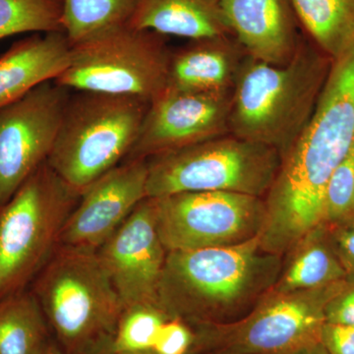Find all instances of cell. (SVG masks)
Listing matches in <instances>:
<instances>
[{"instance_id":"obj_1","label":"cell","mask_w":354,"mask_h":354,"mask_svg":"<svg viewBox=\"0 0 354 354\" xmlns=\"http://www.w3.org/2000/svg\"><path fill=\"white\" fill-rule=\"evenodd\" d=\"M354 143V46L333 62L315 111L285 157L266 195L259 234L267 252L283 256L322 223L333 172Z\"/></svg>"},{"instance_id":"obj_2","label":"cell","mask_w":354,"mask_h":354,"mask_svg":"<svg viewBox=\"0 0 354 354\" xmlns=\"http://www.w3.org/2000/svg\"><path fill=\"white\" fill-rule=\"evenodd\" d=\"M283 260L265 251L259 236L239 245L171 251L158 305L191 326L234 322L274 288Z\"/></svg>"},{"instance_id":"obj_3","label":"cell","mask_w":354,"mask_h":354,"mask_svg":"<svg viewBox=\"0 0 354 354\" xmlns=\"http://www.w3.org/2000/svg\"><path fill=\"white\" fill-rule=\"evenodd\" d=\"M333 62L305 35L288 64L247 55L232 91L230 134L285 157L315 111Z\"/></svg>"},{"instance_id":"obj_4","label":"cell","mask_w":354,"mask_h":354,"mask_svg":"<svg viewBox=\"0 0 354 354\" xmlns=\"http://www.w3.org/2000/svg\"><path fill=\"white\" fill-rule=\"evenodd\" d=\"M29 290L64 354L113 344L123 305L97 250L58 245Z\"/></svg>"},{"instance_id":"obj_5","label":"cell","mask_w":354,"mask_h":354,"mask_svg":"<svg viewBox=\"0 0 354 354\" xmlns=\"http://www.w3.org/2000/svg\"><path fill=\"white\" fill-rule=\"evenodd\" d=\"M149 104L129 95L71 91L48 164L82 193L127 158Z\"/></svg>"},{"instance_id":"obj_6","label":"cell","mask_w":354,"mask_h":354,"mask_svg":"<svg viewBox=\"0 0 354 354\" xmlns=\"http://www.w3.org/2000/svg\"><path fill=\"white\" fill-rule=\"evenodd\" d=\"M80 197L46 162L0 208V300L29 290Z\"/></svg>"},{"instance_id":"obj_7","label":"cell","mask_w":354,"mask_h":354,"mask_svg":"<svg viewBox=\"0 0 354 354\" xmlns=\"http://www.w3.org/2000/svg\"><path fill=\"white\" fill-rule=\"evenodd\" d=\"M281 162L271 147L223 135L147 158V197L223 191L265 198Z\"/></svg>"},{"instance_id":"obj_8","label":"cell","mask_w":354,"mask_h":354,"mask_svg":"<svg viewBox=\"0 0 354 354\" xmlns=\"http://www.w3.org/2000/svg\"><path fill=\"white\" fill-rule=\"evenodd\" d=\"M346 279L314 290H271L234 322L192 326L191 354H297L321 342L326 307Z\"/></svg>"},{"instance_id":"obj_9","label":"cell","mask_w":354,"mask_h":354,"mask_svg":"<svg viewBox=\"0 0 354 354\" xmlns=\"http://www.w3.org/2000/svg\"><path fill=\"white\" fill-rule=\"evenodd\" d=\"M171 53L167 37L122 26L72 44L68 67L55 82L151 102L167 88Z\"/></svg>"},{"instance_id":"obj_10","label":"cell","mask_w":354,"mask_h":354,"mask_svg":"<svg viewBox=\"0 0 354 354\" xmlns=\"http://www.w3.org/2000/svg\"><path fill=\"white\" fill-rule=\"evenodd\" d=\"M158 234L169 252L239 245L259 236L264 198L208 191L153 198Z\"/></svg>"},{"instance_id":"obj_11","label":"cell","mask_w":354,"mask_h":354,"mask_svg":"<svg viewBox=\"0 0 354 354\" xmlns=\"http://www.w3.org/2000/svg\"><path fill=\"white\" fill-rule=\"evenodd\" d=\"M70 94L48 81L0 109V208L48 162Z\"/></svg>"},{"instance_id":"obj_12","label":"cell","mask_w":354,"mask_h":354,"mask_svg":"<svg viewBox=\"0 0 354 354\" xmlns=\"http://www.w3.org/2000/svg\"><path fill=\"white\" fill-rule=\"evenodd\" d=\"M232 100V91L203 93L165 90L149 104L138 138L125 160H147L230 134Z\"/></svg>"},{"instance_id":"obj_13","label":"cell","mask_w":354,"mask_h":354,"mask_svg":"<svg viewBox=\"0 0 354 354\" xmlns=\"http://www.w3.org/2000/svg\"><path fill=\"white\" fill-rule=\"evenodd\" d=\"M167 253L158 234L155 199L147 197L97 249L123 309L158 304Z\"/></svg>"},{"instance_id":"obj_14","label":"cell","mask_w":354,"mask_h":354,"mask_svg":"<svg viewBox=\"0 0 354 354\" xmlns=\"http://www.w3.org/2000/svg\"><path fill=\"white\" fill-rule=\"evenodd\" d=\"M148 164L125 160L90 184L60 234L59 245L97 250L147 198Z\"/></svg>"},{"instance_id":"obj_15","label":"cell","mask_w":354,"mask_h":354,"mask_svg":"<svg viewBox=\"0 0 354 354\" xmlns=\"http://www.w3.org/2000/svg\"><path fill=\"white\" fill-rule=\"evenodd\" d=\"M232 35L249 57L272 65L292 59L304 32L291 0H218Z\"/></svg>"},{"instance_id":"obj_16","label":"cell","mask_w":354,"mask_h":354,"mask_svg":"<svg viewBox=\"0 0 354 354\" xmlns=\"http://www.w3.org/2000/svg\"><path fill=\"white\" fill-rule=\"evenodd\" d=\"M247 55L243 46L230 35L190 39L171 50L165 90L232 92Z\"/></svg>"},{"instance_id":"obj_17","label":"cell","mask_w":354,"mask_h":354,"mask_svg":"<svg viewBox=\"0 0 354 354\" xmlns=\"http://www.w3.org/2000/svg\"><path fill=\"white\" fill-rule=\"evenodd\" d=\"M71 44L65 32L19 39L0 57V109L32 88L55 80L68 67Z\"/></svg>"},{"instance_id":"obj_18","label":"cell","mask_w":354,"mask_h":354,"mask_svg":"<svg viewBox=\"0 0 354 354\" xmlns=\"http://www.w3.org/2000/svg\"><path fill=\"white\" fill-rule=\"evenodd\" d=\"M127 26L189 41L234 36L218 0H137Z\"/></svg>"},{"instance_id":"obj_19","label":"cell","mask_w":354,"mask_h":354,"mask_svg":"<svg viewBox=\"0 0 354 354\" xmlns=\"http://www.w3.org/2000/svg\"><path fill=\"white\" fill-rule=\"evenodd\" d=\"M348 276L333 243L330 228L320 223L283 255L281 272L272 290L291 292L314 290Z\"/></svg>"},{"instance_id":"obj_20","label":"cell","mask_w":354,"mask_h":354,"mask_svg":"<svg viewBox=\"0 0 354 354\" xmlns=\"http://www.w3.org/2000/svg\"><path fill=\"white\" fill-rule=\"evenodd\" d=\"M305 36L330 59L354 46V0H291Z\"/></svg>"},{"instance_id":"obj_21","label":"cell","mask_w":354,"mask_h":354,"mask_svg":"<svg viewBox=\"0 0 354 354\" xmlns=\"http://www.w3.org/2000/svg\"><path fill=\"white\" fill-rule=\"evenodd\" d=\"M51 339L43 310L31 290L0 300V354H41Z\"/></svg>"},{"instance_id":"obj_22","label":"cell","mask_w":354,"mask_h":354,"mask_svg":"<svg viewBox=\"0 0 354 354\" xmlns=\"http://www.w3.org/2000/svg\"><path fill=\"white\" fill-rule=\"evenodd\" d=\"M137 0H64V31L70 44L80 43L127 26Z\"/></svg>"},{"instance_id":"obj_23","label":"cell","mask_w":354,"mask_h":354,"mask_svg":"<svg viewBox=\"0 0 354 354\" xmlns=\"http://www.w3.org/2000/svg\"><path fill=\"white\" fill-rule=\"evenodd\" d=\"M62 18L64 0H0V39L24 32L64 31Z\"/></svg>"},{"instance_id":"obj_24","label":"cell","mask_w":354,"mask_h":354,"mask_svg":"<svg viewBox=\"0 0 354 354\" xmlns=\"http://www.w3.org/2000/svg\"><path fill=\"white\" fill-rule=\"evenodd\" d=\"M169 317L158 304H141L123 309L113 342L114 353L152 351Z\"/></svg>"},{"instance_id":"obj_25","label":"cell","mask_w":354,"mask_h":354,"mask_svg":"<svg viewBox=\"0 0 354 354\" xmlns=\"http://www.w3.org/2000/svg\"><path fill=\"white\" fill-rule=\"evenodd\" d=\"M351 221H354V143L327 184L322 223L335 227Z\"/></svg>"},{"instance_id":"obj_26","label":"cell","mask_w":354,"mask_h":354,"mask_svg":"<svg viewBox=\"0 0 354 354\" xmlns=\"http://www.w3.org/2000/svg\"><path fill=\"white\" fill-rule=\"evenodd\" d=\"M195 342L192 326L178 318H169L160 329L152 351L155 354H191Z\"/></svg>"},{"instance_id":"obj_27","label":"cell","mask_w":354,"mask_h":354,"mask_svg":"<svg viewBox=\"0 0 354 354\" xmlns=\"http://www.w3.org/2000/svg\"><path fill=\"white\" fill-rule=\"evenodd\" d=\"M325 315L326 323L354 327V274L346 277L342 290L326 307Z\"/></svg>"},{"instance_id":"obj_28","label":"cell","mask_w":354,"mask_h":354,"mask_svg":"<svg viewBox=\"0 0 354 354\" xmlns=\"http://www.w3.org/2000/svg\"><path fill=\"white\" fill-rule=\"evenodd\" d=\"M321 342L329 354H354V327L325 323Z\"/></svg>"},{"instance_id":"obj_29","label":"cell","mask_w":354,"mask_h":354,"mask_svg":"<svg viewBox=\"0 0 354 354\" xmlns=\"http://www.w3.org/2000/svg\"><path fill=\"white\" fill-rule=\"evenodd\" d=\"M329 228L335 251L344 269L348 274H354V221Z\"/></svg>"},{"instance_id":"obj_30","label":"cell","mask_w":354,"mask_h":354,"mask_svg":"<svg viewBox=\"0 0 354 354\" xmlns=\"http://www.w3.org/2000/svg\"><path fill=\"white\" fill-rule=\"evenodd\" d=\"M297 354H329L327 349L323 346L322 342H319L312 344L308 348H304Z\"/></svg>"},{"instance_id":"obj_31","label":"cell","mask_w":354,"mask_h":354,"mask_svg":"<svg viewBox=\"0 0 354 354\" xmlns=\"http://www.w3.org/2000/svg\"><path fill=\"white\" fill-rule=\"evenodd\" d=\"M41 354H64V351H62V348L58 346L57 342H55V339H51V341L48 342L46 348H44L43 353Z\"/></svg>"},{"instance_id":"obj_32","label":"cell","mask_w":354,"mask_h":354,"mask_svg":"<svg viewBox=\"0 0 354 354\" xmlns=\"http://www.w3.org/2000/svg\"><path fill=\"white\" fill-rule=\"evenodd\" d=\"M92 354H114L113 344H111V346H104V348H102L100 349V351H95V353Z\"/></svg>"},{"instance_id":"obj_33","label":"cell","mask_w":354,"mask_h":354,"mask_svg":"<svg viewBox=\"0 0 354 354\" xmlns=\"http://www.w3.org/2000/svg\"><path fill=\"white\" fill-rule=\"evenodd\" d=\"M114 354H155L153 351H141V353H114Z\"/></svg>"}]
</instances>
